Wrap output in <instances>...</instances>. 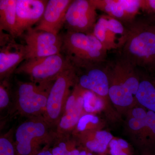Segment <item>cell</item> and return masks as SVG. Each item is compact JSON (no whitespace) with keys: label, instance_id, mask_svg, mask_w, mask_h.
Returning <instances> with one entry per match:
<instances>
[{"label":"cell","instance_id":"30bf717a","mask_svg":"<svg viewBox=\"0 0 155 155\" xmlns=\"http://www.w3.org/2000/svg\"><path fill=\"white\" fill-rule=\"evenodd\" d=\"M98 18L96 8L91 0H74L67 10L64 25L68 31L93 33Z\"/></svg>","mask_w":155,"mask_h":155},{"label":"cell","instance_id":"2e32d148","mask_svg":"<svg viewBox=\"0 0 155 155\" xmlns=\"http://www.w3.org/2000/svg\"><path fill=\"white\" fill-rule=\"evenodd\" d=\"M72 135L79 145L97 155L107 154L109 143L114 137L110 132L103 130H87Z\"/></svg>","mask_w":155,"mask_h":155},{"label":"cell","instance_id":"8992f818","mask_svg":"<svg viewBox=\"0 0 155 155\" xmlns=\"http://www.w3.org/2000/svg\"><path fill=\"white\" fill-rule=\"evenodd\" d=\"M53 82H19L17 85L14 111L28 118L43 116Z\"/></svg>","mask_w":155,"mask_h":155},{"label":"cell","instance_id":"83f0119b","mask_svg":"<svg viewBox=\"0 0 155 155\" xmlns=\"http://www.w3.org/2000/svg\"><path fill=\"white\" fill-rule=\"evenodd\" d=\"M90 152L89 151L86 149L84 148L83 147H81V150L79 155H88L89 153Z\"/></svg>","mask_w":155,"mask_h":155},{"label":"cell","instance_id":"ac0fdd59","mask_svg":"<svg viewBox=\"0 0 155 155\" xmlns=\"http://www.w3.org/2000/svg\"><path fill=\"white\" fill-rule=\"evenodd\" d=\"M17 0L0 1V31H7L13 37L16 33Z\"/></svg>","mask_w":155,"mask_h":155},{"label":"cell","instance_id":"4fadbf2b","mask_svg":"<svg viewBox=\"0 0 155 155\" xmlns=\"http://www.w3.org/2000/svg\"><path fill=\"white\" fill-rule=\"evenodd\" d=\"M97 10L127 25L137 19L140 0H91Z\"/></svg>","mask_w":155,"mask_h":155},{"label":"cell","instance_id":"4316f807","mask_svg":"<svg viewBox=\"0 0 155 155\" xmlns=\"http://www.w3.org/2000/svg\"><path fill=\"white\" fill-rule=\"evenodd\" d=\"M53 144L52 147H51L53 155H66L59 147L55 144Z\"/></svg>","mask_w":155,"mask_h":155},{"label":"cell","instance_id":"5bb4252c","mask_svg":"<svg viewBox=\"0 0 155 155\" xmlns=\"http://www.w3.org/2000/svg\"><path fill=\"white\" fill-rule=\"evenodd\" d=\"M48 1L17 0L16 6V33L17 37L32 28L41 19Z\"/></svg>","mask_w":155,"mask_h":155},{"label":"cell","instance_id":"3957f363","mask_svg":"<svg viewBox=\"0 0 155 155\" xmlns=\"http://www.w3.org/2000/svg\"><path fill=\"white\" fill-rule=\"evenodd\" d=\"M62 38V51L75 68L108 61L107 50L93 33L67 31Z\"/></svg>","mask_w":155,"mask_h":155},{"label":"cell","instance_id":"ba28073f","mask_svg":"<svg viewBox=\"0 0 155 155\" xmlns=\"http://www.w3.org/2000/svg\"><path fill=\"white\" fill-rule=\"evenodd\" d=\"M129 33L127 25L106 14L98 17L93 31L107 51L122 49Z\"/></svg>","mask_w":155,"mask_h":155},{"label":"cell","instance_id":"8fae6325","mask_svg":"<svg viewBox=\"0 0 155 155\" xmlns=\"http://www.w3.org/2000/svg\"><path fill=\"white\" fill-rule=\"evenodd\" d=\"M107 62L97 63L79 68H75L77 84L81 87L101 97L108 103L109 81Z\"/></svg>","mask_w":155,"mask_h":155},{"label":"cell","instance_id":"277c9868","mask_svg":"<svg viewBox=\"0 0 155 155\" xmlns=\"http://www.w3.org/2000/svg\"><path fill=\"white\" fill-rule=\"evenodd\" d=\"M43 116L28 118L18 126L15 144L18 155H36L42 146L52 143L55 136Z\"/></svg>","mask_w":155,"mask_h":155},{"label":"cell","instance_id":"4dcf8cb0","mask_svg":"<svg viewBox=\"0 0 155 155\" xmlns=\"http://www.w3.org/2000/svg\"><path fill=\"white\" fill-rule=\"evenodd\" d=\"M153 18V20H154L155 21V17H152Z\"/></svg>","mask_w":155,"mask_h":155},{"label":"cell","instance_id":"484cf974","mask_svg":"<svg viewBox=\"0 0 155 155\" xmlns=\"http://www.w3.org/2000/svg\"><path fill=\"white\" fill-rule=\"evenodd\" d=\"M140 10L151 17H155V0H140Z\"/></svg>","mask_w":155,"mask_h":155},{"label":"cell","instance_id":"d6986e66","mask_svg":"<svg viewBox=\"0 0 155 155\" xmlns=\"http://www.w3.org/2000/svg\"><path fill=\"white\" fill-rule=\"evenodd\" d=\"M136 99L139 104L155 113V84L142 73Z\"/></svg>","mask_w":155,"mask_h":155},{"label":"cell","instance_id":"9c48e42d","mask_svg":"<svg viewBox=\"0 0 155 155\" xmlns=\"http://www.w3.org/2000/svg\"><path fill=\"white\" fill-rule=\"evenodd\" d=\"M24 39L25 60L58 54L62 51L63 38L59 35L35 31L32 28L24 34Z\"/></svg>","mask_w":155,"mask_h":155},{"label":"cell","instance_id":"7c38bea8","mask_svg":"<svg viewBox=\"0 0 155 155\" xmlns=\"http://www.w3.org/2000/svg\"><path fill=\"white\" fill-rule=\"evenodd\" d=\"M0 32V78L2 81L7 79L25 61L26 51L25 45L17 43L11 35Z\"/></svg>","mask_w":155,"mask_h":155},{"label":"cell","instance_id":"f546056e","mask_svg":"<svg viewBox=\"0 0 155 155\" xmlns=\"http://www.w3.org/2000/svg\"><path fill=\"white\" fill-rule=\"evenodd\" d=\"M88 155H97L93 153H92L91 152H90L89 153Z\"/></svg>","mask_w":155,"mask_h":155},{"label":"cell","instance_id":"7a4b0ae2","mask_svg":"<svg viewBox=\"0 0 155 155\" xmlns=\"http://www.w3.org/2000/svg\"><path fill=\"white\" fill-rule=\"evenodd\" d=\"M129 36L120 55L139 69L155 72V21L150 17L126 25Z\"/></svg>","mask_w":155,"mask_h":155},{"label":"cell","instance_id":"1f68e13d","mask_svg":"<svg viewBox=\"0 0 155 155\" xmlns=\"http://www.w3.org/2000/svg\"><path fill=\"white\" fill-rule=\"evenodd\" d=\"M109 155L107 154H105V155Z\"/></svg>","mask_w":155,"mask_h":155},{"label":"cell","instance_id":"5b68a950","mask_svg":"<svg viewBox=\"0 0 155 155\" xmlns=\"http://www.w3.org/2000/svg\"><path fill=\"white\" fill-rule=\"evenodd\" d=\"M74 67L61 54L25 60L15 70L18 74L27 75L37 83L53 82L66 70Z\"/></svg>","mask_w":155,"mask_h":155},{"label":"cell","instance_id":"cb8c5ba5","mask_svg":"<svg viewBox=\"0 0 155 155\" xmlns=\"http://www.w3.org/2000/svg\"><path fill=\"white\" fill-rule=\"evenodd\" d=\"M14 130L11 129L0 137V155H18L15 141Z\"/></svg>","mask_w":155,"mask_h":155},{"label":"cell","instance_id":"6da1fadb","mask_svg":"<svg viewBox=\"0 0 155 155\" xmlns=\"http://www.w3.org/2000/svg\"><path fill=\"white\" fill-rule=\"evenodd\" d=\"M110 101L119 113H127L137 104L140 80L139 69L121 56L107 62Z\"/></svg>","mask_w":155,"mask_h":155},{"label":"cell","instance_id":"44dd1931","mask_svg":"<svg viewBox=\"0 0 155 155\" xmlns=\"http://www.w3.org/2000/svg\"><path fill=\"white\" fill-rule=\"evenodd\" d=\"M105 125L104 120L95 114H85L81 117L72 134L87 130H101Z\"/></svg>","mask_w":155,"mask_h":155},{"label":"cell","instance_id":"9a60e30c","mask_svg":"<svg viewBox=\"0 0 155 155\" xmlns=\"http://www.w3.org/2000/svg\"><path fill=\"white\" fill-rule=\"evenodd\" d=\"M72 1H48L43 15L37 25L33 28L34 30L59 35L65 24L66 13Z\"/></svg>","mask_w":155,"mask_h":155},{"label":"cell","instance_id":"52a82bcc","mask_svg":"<svg viewBox=\"0 0 155 155\" xmlns=\"http://www.w3.org/2000/svg\"><path fill=\"white\" fill-rule=\"evenodd\" d=\"M77 83L75 67L66 70L55 80L50 90L43 118L51 127H57L65 110L66 103Z\"/></svg>","mask_w":155,"mask_h":155},{"label":"cell","instance_id":"ffe728a7","mask_svg":"<svg viewBox=\"0 0 155 155\" xmlns=\"http://www.w3.org/2000/svg\"><path fill=\"white\" fill-rule=\"evenodd\" d=\"M84 110L85 114H96L104 110L109 104L104 99L88 90H85L83 96Z\"/></svg>","mask_w":155,"mask_h":155},{"label":"cell","instance_id":"d4e9b609","mask_svg":"<svg viewBox=\"0 0 155 155\" xmlns=\"http://www.w3.org/2000/svg\"><path fill=\"white\" fill-rule=\"evenodd\" d=\"M11 103L9 84L7 79L1 81L0 85V109L1 111L8 107Z\"/></svg>","mask_w":155,"mask_h":155},{"label":"cell","instance_id":"e0dca14e","mask_svg":"<svg viewBox=\"0 0 155 155\" xmlns=\"http://www.w3.org/2000/svg\"><path fill=\"white\" fill-rule=\"evenodd\" d=\"M86 90L80 95L76 104L68 110L64 112L56 127V135L72 134L81 117L85 114L84 110L83 96Z\"/></svg>","mask_w":155,"mask_h":155},{"label":"cell","instance_id":"7402d4cb","mask_svg":"<svg viewBox=\"0 0 155 155\" xmlns=\"http://www.w3.org/2000/svg\"><path fill=\"white\" fill-rule=\"evenodd\" d=\"M138 139L143 144L150 143L155 141V112L147 111L144 127Z\"/></svg>","mask_w":155,"mask_h":155},{"label":"cell","instance_id":"603a6c76","mask_svg":"<svg viewBox=\"0 0 155 155\" xmlns=\"http://www.w3.org/2000/svg\"><path fill=\"white\" fill-rule=\"evenodd\" d=\"M109 155H133L132 148L125 140L114 137L108 147Z\"/></svg>","mask_w":155,"mask_h":155},{"label":"cell","instance_id":"f1b7e54d","mask_svg":"<svg viewBox=\"0 0 155 155\" xmlns=\"http://www.w3.org/2000/svg\"><path fill=\"white\" fill-rule=\"evenodd\" d=\"M51 144H50L48 146L46 151L45 155H53L52 153L51 149Z\"/></svg>","mask_w":155,"mask_h":155}]
</instances>
